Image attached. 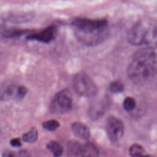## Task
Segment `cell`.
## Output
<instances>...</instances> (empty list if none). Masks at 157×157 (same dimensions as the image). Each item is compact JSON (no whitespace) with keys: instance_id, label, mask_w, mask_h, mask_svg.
<instances>
[{"instance_id":"obj_11","label":"cell","mask_w":157,"mask_h":157,"mask_svg":"<svg viewBox=\"0 0 157 157\" xmlns=\"http://www.w3.org/2000/svg\"><path fill=\"white\" fill-rule=\"evenodd\" d=\"M82 147L77 141L71 140L67 144V155L69 157H81Z\"/></svg>"},{"instance_id":"obj_23","label":"cell","mask_w":157,"mask_h":157,"mask_svg":"<svg viewBox=\"0 0 157 157\" xmlns=\"http://www.w3.org/2000/svg\"><path fill=\"white\" fill-rule=\"evenodd\" d=\"M2 157H15V154L10 150H6L2 154Z\"/></svg>"},{"instance_id":"obj_16","label":"cell","mask_w":157,"mask_h":157,"mask_svg":"<svg viewBox=\"0 0 157 157\" xmlns=\"http://www.w3.org/2000/svg\"><path fill=\"white\" fill-rule=\"evenodd\" d=\"M38 138V132L35 128H31L27 132L23 134L22 139L27 143H34Z\"/></svg>"},{"instance_id":"obj_9","label":"cell","mask_w":157,"mask_h":157,"mask_svg":"<svg viewBox=\"0 0 157 157\" xmlns=\"http://www.w3.org/2000/svg\"><path fill=\"white\" fill-rule=\"evenodd\" d=\"M16 86L13 82L6 81L0 84V101H7L15 97Z\"/></svg>"},{"instance_id":"obj_21","label":"cell","mask_w":157,"mask_h":157,"mask_svg":"<svg viewBox=\"0 0 157 157\" xmlns=\"http://www.w3.org/2000/svg\"><path fill=\"white\" fill-rule=\"evenodd\" d=\"M10 144L12 147H19L21 146V140L19 138H13L10 140Z\"/></svg>"},{"instance_id":"obj_20","label":"cell","mask_w":157,"mask_h":157,"mask_svg":"<svg viewBox=\"0 0 157 157\" xmlns=\"http://www.w3.org/2000/svg\"><path fill=\"white\" fill-rule=\"evenodd\" d=\"M27 93V89L24 86H18L16 90L15 97L17 99H22Z\"/></svg>"},{"instance_id":"obj_19","label":"cell","mask_w":157,"mask_h":157,"mask_svg":"<svg viewBox=\"0 0 157 157\" xmlns=\"http://www.w3.org/2000/svg\"><path fill=\"white\" fill-rule=\"evenodd\" d=\"M59 126V123L56 120L45 121L42 124V127L48 131H55Z\"/></svg>"},{"instance_id":"obj_10","label":"cell","mask_w":157,"mask_h":157,"mask_svg":"<svg viewBox=\"0 0 157 157\" xmlns=\"http://www.w3.org/2000/svg\"><path fill=\"white\" fill-rule=\"evenodd\" d=\"M72 129L74 134L82 139H88L90 138V132L88 128L82 123H74L72 124Z\"/></svg>"},{"instance_id":"obj_5","label":"cell","mask_w":157,"mask_h":157,"mask_svg":"<svg viewBox=\"0 0 157 157\" xmlns=\"http://www.w3.org/2000/svg\"><path fill=\"white\" fill-rule=\"evenodd\" d=\"M72 107V98L67 90H63L55 95L50 104V110L53 113H64Z\"/></svg>"},{"instance_id":"obj_7","label":"cell","mask_w":157,"mask_h":157,"mask_svg":"<svg viewBox=\"0 0 157 157\" xmlns=\"http://www.w3.org/2000/svg\"><path fill=\"white\" fill-rule=\"evenodd\" d=\"M110 100L104 98L93 103L89 109V115L92 120H97L102 117L110 107Z\"/></svg>"},{"instance_id":"obj_8","label":"cell","mask_w":157,"mask_h":157,"mask_svg":"<svg viewBox=\"0 0 157 157\" xmlns=\"http://www.w3.org/2000/svg\"><path fill=\"white\" fill-rule=\"evenodd\" d=\"M56 30L55 27L54 26H51L40 32L29 35L28 39L38 40L44 43H48L54 39L56 36Z\"/></svg>"},{"instance_id":"obj_2","label":"cell","mask_w":157,"mask_h":157,"mask_svg":"<svg viewBox=\"0 0 157 157\" xmlns=\"http://www.w3.org/2000/svg\"><path fill=\"white\" fill-rule=\"evenodd\" d=\"M72 25L77 39L87 45H98L108 35V25L105 20L77 18L73 21Z\"/></svg>"},{"instance_id":"obj_18","label":"cell","mask_w":157,"mask_h":157,"mask_svg":"<svg viewBox=\"0 0 157 157\" xmlns=\"http://www.w3.org/2000/svg\"><path fill=\"white\" fill-rule=\"evenodd\" d=\"M136 105V102L134 98L131 97H128L126 98L123 103V108L126 111H131L134 109Z\"/></svg>"},{"instance_id":"obj_12","label":"cell","mask_w":157,"mask_h":157,"mask_svg":"<svg viewBox=\"0 0 157 157\" xmlns=\"http://www.w3.org/2000/svg\"><path fill=\"white\" fill-rule=\"evenodd\" d=\"M81 157H99V151L93 144L86 142L82 147Z\"/></svg>"},{"instance_id":"obj_3","label":"cell","mask_w":157,"mask_h":157,"mask_svg":"<svg viewBox=\"0 0 157 157\" xmlns=\"http://www.w3.org/2000/svg\"><path fill=\"white\" fill-rule=\"evenodd\" d=\"M156 29L155 25L148 21H140L135 25L129 31L128 41L132 45L151 44L156 42Z\"/></svg>"},{"instance_id":"obj_14","label":"cell","mask_w":157,"mask_h":157,"mask_svg":"<svg viewBox=\"0 0 157 157\" xmlns=\"http://www.w3.org/2000/svg\"><path fill=\"white\" fill-rule=\"evenodd\" d=\"M129 154L131 157H151L147 154L144 148L139 144L131 145L129 148Z\"/></svg>"},{"instance_id":"obj_22","label":"cell","mask_w":157,"mask_h":157,"mask_svg":"<svg viewBox=\"0 0 157 157\" xmlns=\"http://www.w3.org/2000/svg\"><path fill=\"white\" fill-rule=\"evenodd\" d=\"M18 157H32L31 155L25 150H21L18 155Z\"/></svg>"},{"instance_id":"obj_17","label":"cell","mask_w":157,"mask_h":157,"mask_svg":"<svg viewBox=\"0 0 157 157\" xmlns=\"http://www.w3.org/2000/svg\"><path fill=\"white\" fill-rule=\"evenodd\" d=\"M109 90L113 93H121L124 90V85L120 81H113L109 85Z\"/></svg>"},{"instance_id":"obj_4","label":"cell","mask_w":157,"mask_h":157,"mask_svg":"<svg viewBox=\"0 0 157 157\" xmlns=\"http://www.w3.org/2000/svg\"><path fill=\"white\" fill-rule=\"evenodd\" d=\"M73 89L80 96L91 98L97 94L98 88L93 80L84 73H79L73 78Z\"/></svg>"},{"instance_id":"obj_15","label":"cell","mask_w":157,"mask_h":157,"mask_svg":"<svg viewBox=\"0 0 157 157\" xmlns=\"http://www.w3.org/2000/svg\"><path fill=\"white\" fill-rule=\"evenodd\" d=\"M48 150L52 153L55 157H59L62 155L63 152V147L57 142L50 141L47 145Z\"/></svg>"},{"instance_id":"obj_13","label":"cell","mask_w":157,"mask_h":157,"mask_svg":"<svg viewBox=\"0 0 157 157\" xmlns=\"http://www.w3.org/2000/svg\"><path fill=\"white\" fill-rule=\"evenodd\" d=\"M23 33V31L13 28H9L5 26H2L0 28L1 35L6 38L15 37L21 35Z\"/></svg>"},{"instance_id":"obj_1","label":"cell","mask_w":157,"mask_h":157,"mask_svg":"<svg viewBox=\"0 0 157 157\" xmlns=\"http://www.w3.org/2000/svg\"><path fill=\"white\" fill-rule=\"evenodd\" d=\"M156 68L155 49L147 47L135 53L128 67L127 74L133 83L143 85L153 80L156 74Z\"/></svg>"},{"instance_id":"obj_6","label":"cell","mask_w":157,"mask_h":157,"mask_svg":"<svg viewBox=\"0 0 157 157\" xmlns=\"http://www.w3.org/2000/svg\"><path fill=\"white\" fill-rule=\"evenodd\" d=\"M105 129L109 139L112 142L119 140L124 134L123 123L114 117H110L107 119Z\"/></svg>"}]
</instances>
